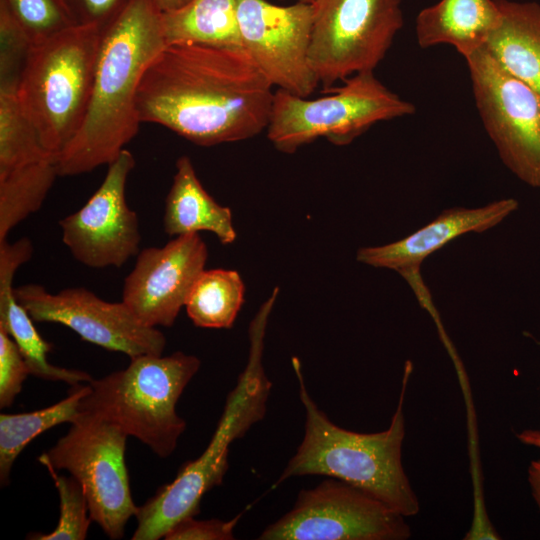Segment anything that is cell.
<instances>
[{"label":"cell","mask_w":540,"mask_h":540,"mask_svg":"<svg viewBox=\"0 0 540 540\" xmlns=\"http://www.w3.org/2000/svg\"><path fill=\"white\" fill-rule=\"evenodd\" d=\"M273 85L243 48L166 45L147 66L136 97L141 123L162 125L200 146L266 130Z\"/></svg>","instance_id":"obj_1"},{"label":"cell","mask_w":540,"mask_h":540,"mask_svg":"<svg viewBox=\"0 0 540 540\" xmlns=\"http://www.w3.org/2000/svg\"><path fill=\"white\" fill-rule=\"evenodd\" d=\"M166 46L155 0H131L104 31L84 120L56 160L59 176L109 165L137 134L136 97L152 59Z\"/></svg>","instance_id":"obj_2"},{"label":"cell","mask_w":540,"mask_h":540,"mask_svg":"<svg viewBox=\"0 0 540 540\" xmlns=\"http://www.w3.org/2000/svg\"><path fill=\"white\" fill-rule=\"evenodd\" d=\"M292 365L305 409L304 437L272 487L291 477L323 475L367 492L405 517L418 514L419 501L402 465L403 403L411 362L405 363L401 393L390 425L376 433L354 432L330 421L308 393L300 361L293 358Z\"/></svg>","instance_id":"obj_3"},{"label":"cell","mask_w":540,"mask_h":540,"mask_svg":"<svg viewBox=\"0 0 540 540\" xmlns=\"http://www.w3.org/2000/svg\"><path fill=\"white\" fill-rule=\"evenodd\" d=\"M279 293L275 287L251 320L249 354L246 366L228 394L214 434L203 453L185 463L175 479L162 486L154 496L138 507L133 540H158L178 521L196 516L202 497L221 485L229 464V448L266 413L272 383L263 365L266 328Z\"/></svg>","instance_id":"obj_4"},{"label":"cell","mask_w":540,"mask_h":540,"mask_svg":"<svg viewBox=\"0 0 540 540\" xmlns=\"http://www.w3.org/2000/svg\"><path fill=\"white\" fill-rule=\"evenodd\" d=\"M103 31L94 25L73 26L32 43L26 58L18 97L56 160L86 115Z\"/></svg>","instance_id":"obj_5"},{"label":"cell","mask_w":540,"mask_h":540,"mask_svg":"<svg viewBox=\"0 0 540 540\" xmlns=\"http://www.w3.org/2000/svg\"><path fill=\"white\" fill-rule=\"evenodd\" d=\"M199 368L196 356L181 351L137 356L127 368L90 381L79 411L118 425L166 458L186 428L176 412L177 401Z\"/></svg>","instance_id":"obj_6"},{"label":"cell","mask_w":540,"mask_h":540,"mask_svg":"<svg viewBox=\"0 0 540 540\" xmlns=\"http://www.w3.org/2000/svg\"><path fill=\"white\" fill-rule=\"evenodd\" d=\"M329 96L299 97L282 89L274 92L267 138L280 152L292 154L303 145L325 138L348 145L374 124L412 115L415 106L389 90L374 71L357 73Z\"/></svg>","instance_id":"obj_7"},{"label":"cell","mask_w":540,"mask_h":540,"mask_svg":"<svg viewBox=\"0 0 540 540\" xmlns=\"http://www.w3.org/2000/svg\"><path fill=\"white\" fill-rule=\"evenodd\" d=\"M128 435L116 424L80 411L66 435L47 452L56 470H66L82 485L92 521L113 540L124 536L135 505L125 463Z\"/></svg>","instance_id":"obj_8"},{"label":"cell","mask_w":540,"mask_h":540,"mask_svg":"<svg viewBox=\"0 0 540 540\" xmlns=\"http://www.w3.org/2000/svg\"><path fill=\"white\" fill-rule=\"evenodd\" d=\"M402 0H316L309 62L328 91L338 81L374 71L403 26Z\"/></svg>","instance_id":"obj_9"},{"label":"cell","mask_w":540,"mask_h":540,"mask_svg":"<svg viewBox=\"0 0 540 540\" xmlns=\"http://www.w3.org/2000/svg\"><path fill=\"white\" fill-rule=\"evenodd\" d=\"M475 104L503 164L540 189V94L483 47L465 58Z\"/></svg>","instance_id":"obj_10"},{"label":"cell","mask_w":540,"mask_h":540,"mask_svg":"<svg viewBox=\"0 0 540 540\" xmlns=\"http://www.w3.org/2000/svg\"><path fill=\"white\" fill-rule=\"evenodd\" d=\"M405 516L344 481L328 477L300 491L293 508L261 540H406Z\"/></svg>","instance_id":"obj_11"},{"label":"cell","mask_w":540,"mask_h":540,"mask_svg":"<svg viewBox=\"0 0 540 540\" xmlns=\"http://www.w3.org/2000/svg\"><path fill=\"white\" fill-rule=\"evenodd\" d=\"M14 294L33 321L62 324L83 340L130 359L162 355L165 349L164 334L141 323L122 301H105L83 287L50 293L40 284L14 287Z\"/></svg>","instance_id":"obj_12"},{"label":"cell","mask_w":540,"mask_h":540,"mask_svg":"<svg viewBox=\"0 0 540 540\" xmlns=\"http://www.w3.org/2000/svg\"><path fill=\"white\" fill-rule=\"evenodd\" d=\"M244 50L273 86L308 98L320 84L309 62L313 7L237 0Z\"/></svg>","instance_id":"obj_13"},{"label":"cell","mask_w":540,"mask_h":540,"mask_svg":"<svg viewBox=\"0 0 540 540\" xmlns=\"http://www.w3.org/2000/svg\"><path fill=\"white\" fill-rule=\"evenodd\" d=\"M134 166L133 154L122 150L88 201L59 221L62 242L79 263L121 267L140 252L138 216L126 201V183Z\"/></svg>","instance_id":"obj_14"},{"label":"cell","mask_w":540,"mask_h":540,"mask_svg":"<svg viewBox=\"0 0 540 540\" xmlns=\"http://www.w3.org/2000/svg\"><path fill=\"white\" fill-rule=\"evenodd\" d=\"M207 258L208 249L199 233L142 249L124 280L122 302L148 327L173 326Z\"/></svg>","instance_id":"obj_15"},{"label":"cell","mask_w":540,"mask_h":540,"mask_svg":"<svg viewBox=\"0 0 540 540\" xmlns=\"http://www.w3.org/2000/svg\"><path fill=\"white\" fill-rule=\"evenodd\" d=\"M518 207L514 198L498 199L479 207H450L400 240L359 248L356 259L375 268L394 270L409 280L428 256L464 234L483 233L497 226Z\"/></svg>","instance_id":"obj_16"},{"label":"cell","mask_w":540,"mask_h":540,"mask_svg":"<svg viewBox=\"0 0 540 540\" xmlns=\"http://www.w3.org/2000/svg\"><path fill=\"white\" fill-rule=\"evenodd\" d=\"M33 254L29 238L23 237L13 243L0 242V329L17 344L30 375L38 378L63 381L71 386L92 381L90 374L74 369L52 365L47 354L51 343L38 333L26 309L17 301L13 279L19 267L28 262Z\"/></svg>","instance_id":"obj_17"},{"label":"cell","mask_w":540,"mask_h":540,"mask_svg":"<svg viewBox=\"0 0 540 540\" xmlns=\"http://www.w3.org/2000/svg\"><path fill=\"white\" fill-rule=\"evenodd\" d=\"M496 0H439L415 20L421 48L450 45L464 58L484 46L500 21Z\"/></svg>","instance_id":"obj_18"},{"label":"cell","mask_w":540,"mask_h":540,"mask_svg":"<svg viewBox=\"0 0 540 540\" xmlns=\"http://www.w3.org/2000/svg\"><path fill=\"white\" fill-rule=\"evenodd\" d=\"M163 229L170 236L208 231L224 245L237 237L231 209L207 193L188 156L177 159L176 173L165 199Z\"/></svg>","instance_id":"obj_19"},{"label":"cell","mask_w":540,"mask_h":540,"mask_svg":"<svg viewBox=\"0 0 540 540\" xmlns=\"http://www.w3.org/2000/svg\"><path fill=\"white\" fill-rule=\"evenodd\" d=\"M500 21L483 48L540 94V4L496 0Z\"/></svg>","instance_id":"obj_20"},{"label":"cell","mask_w":540,"mask_h":540,"mask_svg":"<svg viewBox=\"0 0 540 540\" xmlns=\"http://www.w3.org/2000/svg\"><path fill=\"white\" fill-rule=\"evenodd\" d=\"M161 23L166 45L243 48L237 0H189L175 10L161 12Z\"/></svg>","instance_id":"obj_21"},{"label":"cell","mask_w":540,"mask_h":540,"mask_svg":"<svg viewBox=\"0 0 540 540\" xmlns=\"http://www.w3.org/2000/svg\"><path fill=\"white\" fill-rule=\"evenodd\" d=\"M89 385H73L63 400L32 412L0 415V482L6 486L12 466L23 449L38 435L61 423H72Z\"/></svg>","instance_id":"obj_22"},{"label":"cell","mask_w":540,"mask_h":540,"mask_svg":"<svg viewBox=\"0 0 540 540\" xmlns=\"http://www.w3.org/2000/svg\"><path fill=\"white\" fill-rule=\"evenodd\" d=\"M245 286L235 270H203L193 284L185 309L193 324L201 328H231L242 304Z\"/></svg>","instance_id":"obj_23"},{"label":"cell","mask_w":540,"mask_h":540,"mask_svg":"<svg viewBox=\"0 0 540 540\" xmlns=\"http://www.w3.org/2000/svg\"><path fill=\"white\" fill-rule=\"evenodd\" d=\"M57 176L53 158L0 176V242L6 240L16 225L41 208Z\"/></svg>","instance_id":"obj_24"},{"label":"cell","mask_w":540,"mask_h":540,"mask_svg":"<svg viewBox=\"0 0 540 540\" xmlns=\"http://www.w3.org/2000/svg\"><path fill=\"white\" fill-rule=\"evenodd\" d=\"M17 86L0 85V176L34 162L55 159L45 150L24 111Z\"/></svg>","instance_id":"obj_25"},{"label":"cell","mask_w":540,"mask_h":540,"mask_svg":"<svg viewBox=\"0 0 540 540\" xmlns=\"http://www.w3.org/2000/svg\"><path fill=\"white\" fill-rule=\"evenodd\" d=\"M38 461L47 469L58 491L60 516L58 524L50 533H33L27 536L32 540H84L92 521L86 494L81 483L74 478L57 472L44 454Z\"/></svg>","instance_id":"obj_26"},{"label":"cell","mask_w":540,"mask_h":540,"mask_svg":"<svg viewBox=\"0 0 540 540\" xmlns=\"http://www.w3.org/2000/svg\"><path fill=\"white\" fill-rule=\"evenodd\" d=\"M32 43L78 25L67 0H5Z\"/></svg>","instance_id":"obj_27"},{"label":"cell","mask_w":540,"mask_h":540,"mask_svg":"<svg viewBox=\"0 0 540 540\" xmlns=\"http://www.w3.org/2000/svg\"><path fill=\"white\" fill-rule=\"evenodd\" d=\"M31 45L7 2L0 0V85H18Z\"/></svg>","instance_id":"obj_28"},{"label":"cell","mask_w":540,"mask_h":540,"mask_svg":"<svg viewBox=\"0 0 540 540\" xmlns=\"http://www.w3.org/2000/svg\"><path fill=\"white\" fill-rule=\"evenodd\" d=\"M30 375L28 366L15 341L0 329V408L12 405Z\"/></svg>","instance_id":"obj_29"},{"label":"cell","mask_w":540,"mask_h":540,"mask_svg":"<svg viewBox=\"0 0 540 540\" xmlns=\"http://www.w3.org/2000/svg\"><path fill=\"white\" fill-rule=\"evenodd\" d=\"M243 512L231 520H198L195 516L181 519L165 534V540H232L234 528Z\"/></svg>","instance_id":"obj_30"},{"label":"cell","mask_w":540,"mask_h":540,"mask_svg":"<svg viewBox=\"0 0 540 540\" xmlns=\"http://www.w3.org/2000/svg\"><path fill=\"white\" fill-rule=\"evenodd\" d=\"M78 25L105 30L127 8L131 0H67Z\"/></svg>","instance_id":"obj_31"},{"label":"cell","mask_w":540,"mask_h":540,"mask_svg":"<svg viewBox=\"0 0 540 540\" xmlns=\"http://www.w3.org/2000/svg\"><path fill=\"white\" fill-rule=\"evenodd\" d=\"M528 482L532 496L540 510V460H534L528 467Z\"/></svg>","instance_id":"obj_32"},{"label":"cell","mask_w":540,"mask_h":540,"mask_svg":"<svg viewBox=\"0 0 540 540\" xmlns=\"http://www.w3.org/2000/svg\"><path fill=\"white\" fill-rule=\"evenodd\" d=\"M520 442L523 444L540 448V431L539 430H524L517 434Z\"/></svg>","instance_id":"obj_33"},{"label":"cell","mask_w":540,"mask_h":540,"mask_svg":"<svg viewBox=\"0 0 540 540\" xmlns=\"http://www.w3.org/2000/svg\"><path fill=\"white\" fill-rule=\"evenodd\" d=\"M188 1L189 0H155L161 12L175 10L186 4Z\"/></svg>","instance_id":"obj_34"},{"label":"cell","mask_w":540,"mask_h":540,"mask_svg":"<svg viewBox=\"0 0 540 540\" xmlns=\"http://www.w3.org/2000/svg\"><path fill=\"white\" fill-rule=\"evenodd\" d=\"M297 1H301V2H305V3H314L316 0H297Z\"/></svg>","instance_id":"obj_35"}]
</instances>
